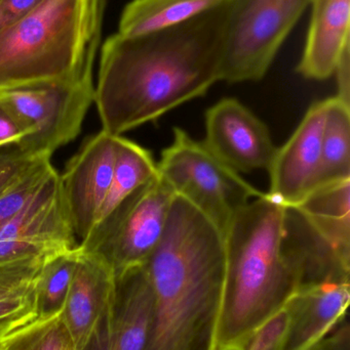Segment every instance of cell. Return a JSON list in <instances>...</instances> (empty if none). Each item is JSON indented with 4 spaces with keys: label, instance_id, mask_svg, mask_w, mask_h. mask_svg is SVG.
I'll return each mask as SVG.
<instances>
[{
    "label": "cell",
    "instance_id": "obj_1",
    "mask_svg": "<svg viewBox=\"0 0 350 350\" xmlns=\"http://www.w3.org/2000/svg\"><path fill=\"white\" fill-rule=\"evenodd\" d=\"M228 3L164 30L115 33L102 45L95 104L102 131L115 137L154 122L221 81Z\"/></svg>",
    "mask_w": 350,
    "mask_h": 350
},
{
    "label": "cell",
    "instance_id": "obj_2",
    "mask_svg": "<svg viewBox=\"0 0 350 350\" xmlns=\"http://www.w3.org/2000/svg\"><path fill=\"white\" fill-rule=\"evenodd\" d=\"M143 265L153 295L146 350H215L225 283L221 230L175 196L164 234Z\"/></svg>",
    "mask_w": 350,
    "mask_h": 350
},
{
    "label": "cell",
    "instance_id": "obj_3",
    "mask_svg": "<svg viewBox=\"0 0 350 350\" xmlns=\"http://www.w3.org/2000/svg\"><path fill=\"white\" fill-rule=\"evenodd\" d=\"M285 215L286 207L265 193L242 207L224 232L225 283L215 350H246L255 330L301 286L299 265L284 241Z\"/></svg>",
    "mask_w": 350,
    "mask_h": 350
},
{
    "label": "cell",
    "instance_id": "obj_4",
    "mask_svg": "<svg viewBox=\"0 0 350 350\" xmlns=\"http://www.w3.org/2000/svg\"><path fill=\"white\" fill-rule=\"evenodd\" d=\"M105 0H45L0 32V90L71 79L94 67Z\"/></svg>",
    "mask_w": 350,
    "mask_h": 350
},
{
    "label": "cell",
    "instance_id": "obj_5",
    "mask_svg": "<svg viewBox=\"0 0 350 350\" xmlns=\"http://www.w3.org/2000/svg\"><path fill=\"white\" fill-rule=\"evenodd\" d=\"M158 172L175 195L189 202L223 234L242 207L265 193L178 127L172 145L162 151Z\"/></svg>",
    "mask_w": 350,
    "mask_h": 350
},
{
    "label": "cell",
    "instance_id": "obj_6",
    "mask_svg": "<svg viewBox=\"0 0 350 350\" xmlns=\"http://www.w3.org/2000/svg\"><path fill=\"white\" fill-rule=\"evenodd\" d=\"M94 102V67L71 79L0 90V105L25 131L18 146L33 159L51 158L75 139Z\"/></svg>",
    "mask_w": 350,
    "mask_h": 350
},
{
    "label": "cell",
    "instance_id": "obj_7",
    "mask_svg": "<svg viewBox=\"0 0 350 350\" xmlns=\"http://www.w3.org/2000/svg\"><path fill=\"white\" fill-rule=\"evenodd\" d=\"M175 196L158 174L99 221L78 249L104 261L115 277L144 265L164 234Z\"/></svg>",
    "mask_w": 350,
    "mask_h": 350
},
{
    "label": "cell",
    "instance_id": "obj_8",
    "mask_svg": "<svg viewBox=\"0 0 350 350\" xmlns=\"http://www.w3.org/2000/svg\"><path fill=\"white\" fill-rule=\"evenodd\" d=\"M221 81H258L312 0H227Z\"/></svg>",
    "mask_w": 350,
    "mask_h": 350
},
{
    "label": "cell",
    "instance_id": "obj_9",
    "mask_svg": "<svg viewBox=\"0 0 350 350\" xmlns=\"http://www.w3.org/2000/svg\"><path fill=\"white\" fill-rule=\"evenodd\" d=\"M118 137L104 131L90 137L59 175L62 200L79 243L96 224L108 193Z\"/></svg>",
    "mask_w": 350,
    "mask_h": 350
},
{
    "label": "cell",
    "instance_id": "obj_10",
    "mask_svg": "<svg viewBox=\"0 0 350 350\" xmlns=\"http://www.w3.org/2000/svg\"><path fill=\"white\" fill-rule=\"evenodd\" d=\"M205 145L236 172H268L277 148L266 125L236 98H224L205 113Z\"/></svg>",
    "mask_w": 350,
    "mask_h": 350
},
{
    "label": "cell",
    "instance_id": "obj_11",
    "mask_svg": "<svg viewBox=\"0 0 350 350\" xmlns=\"http://www.w3.org/2000/svg\"><path fill=\"white\" fill-rule=\"evenodd\" d=\"M327 105L328 98L312 104L289 141L277 148L266 193L284 207H296L318 187Z\"/></svg>",
    "mask_w": 350,
    "mask_h": 350
},
{
    "label": "cell",
    "instance_id": "obj_12",
    "mask_svg": "<svg viewBox=\"0 0 350 350\" xmlns=\"http://www.w3.org/2000/svg\"><path fill=\"white\" fill-rule=\"evenodd\" d=\"M116 298V277L98 257L79 250L61 314L73 350H86L108 321Z\"/></svg>",
    "mask_w": 350,
    "mask_h": 350
},
{
    "label": "cell",
    "instance_id": "obj_13",
    "mask_svg": "<svg viewBox=\"0 0 350 350\" xmlns=\"http://www.w3.org/2000/svg\"><path fill=\"white\" fill-rule=\"evenodd\" d=\"M153 295L144 265L116 277V298L106 324L86 350H146Z\"/></svg>",
    "mask_w": 350,
    "mask_h": 350
},
{
    "label": "cell",
    "instance_id": "obj_14",
    "mask_svg": "<svg viewBox=\"0 0 350 350\" xmlns=\"http://www.w3.org/2000/svg\"><path fill=\"white\" fill-rule=\"evenodd\" d=\"M350 281H327L300 287L286 304L289 333L283 350H308L347 318Z\"/></svg>",
    "mask_w": 350,
    "mask_h": 350
},
{
    "label": "cell",
    "instance_id": "obj_15",
    "mask_svg": "<svg viewBox=\"0 0 350 350\" xmlns=\"http://www.w3.org/2000/svg\"><path fill=\"white\" fill-rule=\"evenodd\" d=\"M310 5L312 18L297 71L308 79H328L350 46V0H312Z\"/></svg>",
    "mask_w": 350,
    "mask_h": 350
},
{
    "label": "cell",
    "instance_id": "obj_16",
    "mask_svg": "<svg viewBox=\"0 0 350 350\" xmlns=\"http://www.w3.org/2000/svg\"><path fill=\"white\" fill-rule=\"evenodd\" d=\"M293 208L350 260V179L318 185Z\"/></svg>",
    "mask_w": 350,
    "mask_h": 350
},
{
    "label": "cell",
    "instance_id": "obj_17",
    "mask_svg": "<svg viewBox=\"0 0 350 350\" xmlns=\"http://www.w3.org/2000/svg\"><path fill=\"white\" fill-rule=\"evenodd\" d=\"M224 0H132L121 12L118 34H149L187 22Z\"/></svg>",
    "mask_w": 350,
    "mask_h": 350
},
{
    "label": "cell",
    "instance_id": "obj_18",
    "mask_svg": "<svg viewBox=\"0 0 350 350\" xmlns=\"http://www.w3.org/2000/svg\"><path fill=\"white\" fill-rule=\"evenodd\" d=\"M158 174V163L148 150L119 137L112 180L96 224L104 219L125 198Z\"/></svg>",
    "mask_w": 350,
    "mask_h": 350
},
{
    "label": "cell",
    "instance_id": "obj_19",
    "mask_svg": "<svg viewBox=\"0 0 350 350\" xmlns=\"http://www.w3.org/2000/svg\"><path fill=\"white\" fill-rule=\"evenodd\" d=\"M350 179V106L328 98L318 185Z\"/></svg>",
    "mask_w": 350,
    "mask_h": 350
},
{
    "label": "cell",
    "instance_id": "obj_20",
    "mask_svg": "<svg viewBox=\"0 0 350 350\" xmlns=\"http://www.w3.org/2000/svg\"><path fill=\"white\" fill-rule=\"evenodd\" d=\"M79 249L77 245L75 248L49 256L43 263L35 288L36 324H45L61 317L77 265Z\"/></svg>",
    "mask_w": 350,
    "mask_h": 350
},
{
    "label": "cell",
    "instance_id": "obj_21",
    "mask_svg": "<svg viewBox=\"0 0 350 350\" xmlns=\"http://www.w3.org/2000/svg\"><path fill=\"white\" fill-rule=\"evenodd\" d=\"M53 172L51 158H39L0 191V228L31 201Z\"/></svg>",
    "mask_w": 350,
    "mask_h": 350
},
{
    "label": "cell",
    "instance_id": "obj_22",
    "mask_svg": "<svg viewBox=\"0 0 350 350\" xmlns=\"http://www.w3.org/2000/svg\"><path fill=\"white\" fill-rule=\"evenodd\" d=\"M60 318L45 324L35 325L10 343L5 350H73Z\"/></svg>",
    "mask_w": 350,
    "mask_h": 350
},
{
    "label": "cell",
    "instance_id": "obj_23",
    "mask_svg": "<svg viewBox=\"0 0 350 350\" xmlns=\"http://www.w3.org/2000/svg\"><path fill=\"white\" fill-rule=\"evenodd\" d=\"M289 327L290 314L285 306L255 330L246 350H283Z\"/></svg>",
    "mask_w": 350,
    "mask_h": 350
},
{
    "label": "cell",
    "instance_id": "obj_24",
    "mask_svg": "<svg viewBox=\"0 0 350 350\" xmlns=\"http://www.w3.org/2000/svg\"><path fill=\"white\" fill-rule=\"evenodd\" d=\"M34 160L36 159L23 152L18 144L0 148V191L22 174Z\"/></svg>",
    "mask_w": 350,
    "mask_h": 350
},
{
    "label": "cell",
    "instance_id": "obj_25",
    "mask_svg": "<svg viewBox=\"0 0 350 350\" xmlns=\"http://www.w3.org/2000/svg\"><path fill=\"white\" fill-rule=\"evenodd\" d=\"M45 0H0V32L36 10Z\"/></svg>",
    "mask_w": 350,
    "mask_h": 350
},
{
    "label": "cell",
    "instance_id": "obj_26",
    "mask_svg": "<svg viewBox=\"0 0 350 350\" xmlns=\"http://www.w3.org/2000/svg\"><path fill=\"white\" fill-rule=\"evenodd\" d=\"M25 137L24 129L14 115L0 105V148L16 145Z\"/></svg>",
    "mask_w": 350,
    "mask_h": 350
},
{
    "label": "cell",
    "instance_id": "obj_27",
    "mask_svg": "<svg viewBox=\"0 0 350 350\" xmlns=\"http://www.w3.org/2000/svg\"><path fill=\"white\" fill-rule=\"evenodd\" d=\"M330 334L308 350H343L350 343V327L347 319L339 323Z\"/></svg>",
    "mask_w": 350,
    "mask_h": 350
},
{
    "label": "cell",
    "instance_id": "obj_28",
    "mask_svg": "<svg viewBox=\"0 0 350 350\" xmlns=\"http://www.w3.org/2000/svg\"><path fill=\"white\" fill-rule=\"evenodd\" d=\"M338 85L337 98L350 106V57L349 47L341 55L334 72Z\"/></svg>",
    "mask_w": 350,
    "mask_h": 350
},
{
    "label": "cell",
    "instance_id": "obj_29",
    "mask_svg": "<svg viewBox=\"0 0 350 350\" xmlns=\"http://www.w3.org/2000/svg\"><path fill=\"white\" fill-rule=\"evenodd\" d=\"M343 350H350V343L349 345H347V347L343 349Z\"/></svg>",
    "mask_w": 350,
    "mask_h": 350
},
{
    "label": "cell",
    "instance_id": "obj_30",
    "mask_svg": "<svg viewBox=\"0 0 350 350\" xmlns=\"http://www.w3.org/2000/svg\"><path fill=\"white\" fill-rule=\"evenodd\" d=\"M0 350H2L1 347H0Z\"/></svg>",
    "mask_w": 350,
    "mask_h": 350
}]
</instances>
